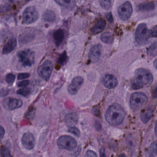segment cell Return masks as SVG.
I'll list each match as a JSON object with an SVG mask.
<instances>
[{
    "mask_svg": "<svg viewBox=\"0 0 157 157\" xmlns=\"http://www.w3.org/2000/svg\"><path fill=\"white\" fill-rule=\"evenodd\" d=\"M39 17L38 12L35 7H27L23 14V21L26 25H29L36 21Z\"/></svg>",
    "mask_w": 157,
    "mask_h": 157,
    "instance_id": "ba28073f",
    "label": "cell"
},
{
    "mask_svg": "<svg viewBox=\"0 0 157 157\" xmlns=\"http://www.w3.org/2000/svg\"><path fill=\"white\" fill-rule=\"evenodd\" d=\"M106 22L103 18H99L95 22L92 28V32L93 34H97L101 33L105 29Z\"/></svg>",
    "mask_w": 157,
    "mask_h": 157,
    "instance_id": "2e32d148",
    "label": "cell"
},
{
    "mask_svg": "<svg viewBox=\"0 0 157 157\" xmlns=\"http://www.w3.org/2000/svg\"><path fill=\"white\" fill-rule=\"evenodd\" d=\"M68 57L66 53L64 52L60 56L59 59V63L61 65H64L67 62Z\"/></svg>",
    "mask_w": 157,
    "mask_h": 157,
    "instance_id": "4316f807",
    "label": "cell"
},
{
    "mask_svg": "<svg viewBox=\"0 0 157 157\" xmlns=\"http://www.w3.org/2000/svg\"><path fill=\"white\" fill-rule=\"evenodd\" d=\"M84 82V79L81 76H77L73 78L71 84L68 88V91L70 95H75L77 93Z\"/></svg>",
    "mask_w": 157,
    "mask_h": 157,
    "instance_id": "30bf717a",
    "label": "cell"
},
{
    "mask_svg": "<svg viewBox=\"0 0 157 157\" xmlns=\"http://www.w3.org/2000/svg\"><path fill=\"white\" fill-rule=\"evenodd\" d=\"M19 61L24 67L31 66L34 64V54L29 49L21 51L17 53Z\"/></svg>",
    "mask_w": 157,
    "mask_h": 157,
    "instance_id": "8992f818",
    "label": "cell"
},
{
    "mask_svg": "<svg viewBox=\"0 0 157 157\" xmlns=\"http://www.w3.org/2000/svg\"><path fill=\"white\" fill-rule=\"evenodd\" d=\"M104 149H101V150L100 152V156H105V155H104Z\"/></svg>",
    "mask_w": 157,
    "mask_h": 157,
    "instance_id": "74e56055",
    "label": "cell"
},
{
    "mask_svg": "<svg viewBox=\"0 0 157 157\" xmlns=\"http://www.w3.org/2000/svg\"><path fill=\"white\" fill-rule=\"evenodd\" d=\"M1 155L4 157H11V155L10 151L7 147H3L1 149Z\"/></svg>",
    "mask_w": 157,
    "mask_h": 157,
    "instance_id": "83f0119b",
    "label": "cell"
},
{
    "mask_svg": "<svg viewBox=\"0 0 157 157\" xmlns=\"http://www.w3.org/2000/svg\"><path fill=\"white\" fill-rule=\"evenodd\" d=\"M126 116L123 108L117 103L109 107L105 112V118L108 123L113 126H117L122 123Z\"/></svg>",
    "mask_w": 157,
    "mask_h": 157,
    "instance_id": "7a4b0ae2",
    "label": "cell"
},
{
    "mask_svg": "<svg viewBox=\"0 0 157 157\" xmlns=\"http://www.w3.org/2000/svg\"><path fill=\"white\" fill-rule=\"evenodd\" d=\"M101 6L105 10L110 9L112 5V0H99Z\"/></svg>",
    "mask_w": 157,
    "mask_h": 157,
    "instance_id": "cb8c5ba5",
    "label": "cell"
},
{
    "mask_svg": "<svg viewBox=\"0 0 157 157\" xmlns=\"http://www.w3.org/2000/svg\"><path fill=\"white\" fill-rule=\"evenodd\" d=\"M147 100L148 98L144 94L141 92H136L131 96L130 105L133 109H140L146 105Z\"/></svg>",
    "mask_w": 157,
    "mask_h": 157,
    "instance_id": "277c9868",
    "label": "cell"
},
{
    "mask_svg": "<svg viewBox=\"0 0 157 157\" xmlns=\"http://www.w3.org/2000/svg\"><path fill=\"white\" fill-rule=\"evenodd\" d=\"M133 8L130 2H126L119 6L118 9V14L120 18L123 21L128 20L132 13Z\"/></svg>",
    "mask_w": 157,
    "mask_h": 157,
    "instance_id": "9c48e42d",
    "label": "cell"
},
{
    "mask_svg": "<svg viewBox=\"0 0 157 157\" xmlns=\"http://www.w3.org/2000/svg\"><path fill=\"white\" fill-rule=\"evenodd\" d=\"M78 121V116L77 113L72 112L67 114L64 119L65 124L69 127L75 126Z\"/></svg>",
    "mask_w": 157,
    "mask_h": 157,
    "instance_id": "e0dca14e",
    "label": "cell"
},
{
    "mask_svg": "<svg viewBox=\"0 0 157 157\" xmlns=\"http://www.w3.org/2000/svg\"><path fill=\"white\" fill-rule=\"evenodd\" d=\"M29 73H19L17 76V79L18 80H23V79H26L29 77Z\"/></svg>",
    "mask_w": 157,
    "mask_h": 157,
    "instance_id": "4dcf8cb0",
    "label": "cell"
},
{
    "mask_svg": "<svg viewBox=\"0 0 157 157\" xmlns=\"http://www.w3.org/2000/svg\"><path fill=\"white\" fill-rule=\"evenodd\" d=\"M23 105V102L20 99L13 98H8L3 101V106L5 108L10 110L20 108Z\"/></svg>",
    "mask_w": 157,
    "mask_h": 157,
    "instance_id": "7c38bea8",
    "label": "cell"
},
{
    "mask_svg": "<svg viewBox=\"0 0 157 157\" xmlns=\"http://www.w3.org/2000/svg\"><path fill=\"white\" fill-rule=\"evenodd\" d=\"M68 132L75 135L77 137H79L80 136V131H79L78 129H77V128H75L74 126V127H69Z\"/></svg>",
    "mask_w": 157,
    "mask_h": 157,
    "instance_id": "f1b7e54d",
    "label": "cell"
},
{
    "mask_svg": "<svg viewBox=\"0 0 157 157\" xmlns=\"http://www.w3.org/2000/svg\"><path fill=\"white\" fill-rule=\"evenodd\" d=\"M86 156L87 157H97V154L91 150H89L86 152Z\"/></svg>",
    "mask_w": 157,
    "mask_h": 157,
    "instance_id": "d590c367",
    "label": "cell"
},
{
    "mask_svg": "<svg viewBox=\"0 0 157 157\" xmlns=\"http://www.w3.org/2000/svg\"><path fill=\"white\" fill-rule=\"evenodd\" d=\"M154 80L153 75L148 70L139 68L135 72L134 77L131 81V87L134 89H138L149 86Z\"/></svg>",
    "mask_w": 157,
    "mask_h": 157,
    "instance_id": "6da1fadb",
    "label": "cell"
},
{
    "mask_svg": "<svg viewBox=\"0 0 157 157\" xmlns=\"http://www.w3.org/2000/svg\"><path fill=\"white\" fill-rule=\"evenodd\" d=\"M5 131L2 126L0 125V141H2L4 136Z\"/></svg>",
    "mask_w": 157,
    "mask_h": 157,
    "instance_id": "e575fe53",
    "label": "cell"
},
{
    "mask_svg": "<svg viewBox=\"0 0 157 157\" xmlns=\"http://www.w3.org/2000/svg\"><path fill=\"white\" fill-rule=\"evenodd\" d=\"M15 79V75L13 73L8 74L6 77V83L9 85H12L14 82Z\"/></svg>",
    "mask_w": 157,
    "mask_h": 157,
    "instance_id": "484cf974",
    "label": "cell"
},
{
    "mask_svg": "<svg viewBox=\"0 0 157 157\" xmlns=\"http://www.w3.org/2000/svg\"><path fill=\"white\" fill-rule=\"evenodd\" d=\"M103 84L105 87L109 89H112L117 86L118 82L117 78L114 76L108 74L103 78Z\"/></svg>",
    "mask_w": 157,
    "mask_h": 157,
    "instance_id": "5bb4252c",
    "label": "cell"
},
{
    "mask_svg": "<svg viewBox=\"0 0 157 157\" xmlns=\"http://www.w3.org/2000/svg\"><path fill=\"white\" fill-rule=\"evenodd\" d=\"M151 35L152 37H157V26L154 27L151 30Z\"/></svg>",
    "mask_w": 157,
    "mask_h": 157,
    "instance_id": "836d02e7",
    "label": "cell"
},
{
    "mask_svg": "<svg viewBox=\"0 0 157 157\" xmlns=\"http://www.w3.org/2000/svg\"><path fill=\"white\" fill-rule=\"evenodd\" d=\"M153 116V111L151 109H147L142 112L141 115V120L144 123L148 122Z\"/></svg>",
    "mask_w": 157,
    "mask_h": 157,
    "instance_id": "7402d4cb",
    "label": "cell"
},
{
    "mask_svg": "<svg viewBox=\"0 0 157 157\" xmlns=\"http://www.w3.org/2000/svg\"><path fill=\"white\" fill-rule=\"evenodd\" d=\"M155 8V4L153 2H145L142 3L137 6V9L141 11H153Z\"/></svg>",
    "mask_w": 157,
    "mask_h": 157,
    "instance_id": "ac0fdd59",
    "label": "cell"
},
{
    "mask_svg": "<svg viewBox=\"0 0 157 157\" xmlns=\"http://www.w3.org/2000/svg\"><path fill=\"white\" fill-rule=\"evenodd\" d=\"M154 65L155 68L157 69V59H156V60H155V61H154Z\"/></svg>",
    "mask_w": 157,
    "mask_h": 157,
    "instance_id": "f35d334b",
    "label": "cell"
},
{
    "mask_svg": "<svg viewBox=\"0 0 157 157\" xmlns=\"http://www.w3.org/2000/svg\"><path fill=\"white\" fill-rule=\"evenodd\" d=\"M29 83L30 82L29 80H24V81L19 82L17 84V86L18 87H25L29 85Z\"/></svg>",
    "mask_w": 157,
    "mask_h": 157,
    "instance_id": "1f68e13d",
    "label": "cell"
},
{
    "mask_svg": "<svg viewBox=\"0 0 157 157\" xmlns=\"http://www.w3.org/2000/svg\"><path fill=\"white\" fill-rule=\"evenodd\" d=\"M64 32L62 29H58L54 32L53 38L57 46L61 44L64 39Z\"/></svg>",
    "mask_w": 157,
    "mask_h": 157,
    "instance_id": "d6986e66",
    "label": "cell"
},
{
    "mask_svg": "<svg viewBox=\"0 0 157 157\" xmlns=\"http://www.w3.org/2000/svg\"><path fill=\"white\" fill-rule=\"evenodd\" d=\"M4 1H6L7 2L14 3L15 2H17L18 0H4Z\"/></svg>",
    "mask_w": 157,
    "mask_h": 157,
    "instance_id": "8d00e7d4",
    "label": "cell"
},
{
    "mask_svg": "<svg viewBox=\"0 0 157 157\" xmlns=\"http://www.w3.org/2000/svg\"><path fill=\"white\" fill-rule=\"evenodd\" d=\"M21 142L23 146L28 150H31L35 147L36 141L32 134L27 132L24 134L22 136Z\"/></svg>",
    "mask_w": 157,
    "mask_h": 157,
    "instance_id": "8fae6325",
    "label": "cell"
},
{
    "mask_svg": "<svg viewBox=\"0 0 157 157\" xmlns=\"http://www.w3.org/2000/svg\"><path fill=\"white\" fill-rule=\"evenodd\" d=\"M30 90L29 88L24 87L17 91V94L24 96H27L30 94Z\"/></svg>",
    "mask_w": 157,
    "mask_h": 157,
    "instance_id": "d4e9b609",
    "label": "cell"
},
{
    "mask_svg": "<svg viewBox=\"0 0 157 157\" xmlns=\"http://www.w3.org/2000/svg\"><path fill=\"white\" fill-rule=\"evenodd\" d=\"M149 150L151 153L157 155V140L150 145L149 147Z\"/></svg>",
    "mask_w": 157,
    "mask_h": 157,
    "instance_id": "f546056e",
    "label": "cell"
},
{
    "mask_svg": "<svg viewBox=\"0 0 157 157\" xmlns=\"http://www.w3.org/2000/svg\"><path fill=\"white\" fill-rule=\"evenodd\" d=\"M151 37V30L147 28L146 24H139L136 28L135 37L137 44L139 45H145Z\"/></svg>",
    "mask_w": 157,
    "mask_h": 157,
    "instance_id": "3957f363",
    "label": "cell"
},
{
    "mask_svg": "<svg viewBox=\"0 0 157 157\" xmlns=\"http://www.w3.org/2000/svg\"><path fill=\"white\" fill-rule=\"evenodd\" d=\"M101 40L104 43L112 44L113 41V36L109 32H104L101 35Z\"/></svg>",
    "mask_w": 157,
    "mask_h": 157,
    "instance_id": "603a6c76",
    "label": "cell"
},
{
    "mask_svg": "<svg viewBox=\"0 0 157 157\" xmlns=\"http://www.w3.org/2000/svg\"><path fill=\"white\" fill-rule=\"evenodd\" d=\"M102 47L100 44L94 45L90 49L89 58L93 62H98L101 56Z\"/></svg>",
    "mask_w": 157,
    "mask_h": 157,
    "instance_id": "4fadbf2b",
    "label": "cell"
},
{
    "mask_svg": "<svg viewBox=\"0 0 157 157\" xmlns=\"http://www.w3.org/2000/svg\"><path fill=\"white\" fill-rule=\"evenodd\" d=\"M56 3L67 8H73L76 5L75 0H54Z\"/></svg>",
    "mask_w": 157,
    "mask_h": 157,
    "instance_id": "ffe728a7",
    "label": "cell"
},
{
    "mask_svg": "<svg viewBox=\"0 0 157 157\" xmlns=\"http://www.w3.org/2000/svg\"><path fill=\"white\" fill-rule=\"evenodd\" d=\"M57 145L60 149L72 151L77 147V143L73 137L64 135L60 136L57 140Z\"/></svg>",
    "mask_w": 157,
    "mask_h": 157,
    "instance_id": "5b68a950",
    "label": "cell"
},
{
    "mask_svg": "<svg viewBox=\"0 0 157 157\" xmlns=\"http://www.w3.org/2000/svg\"><path fill=\"white\" fill-rule=\"evenodd\" d=\"M56 16L53 11L47 10L43 14V19L48 22H52L56 19Z\"/></svg>",
    "mask_w": 157,
    "mask_h": 157,
    "instance_id": "44dd1931",
    "label": "cell"
},
{
    "mask_svg": "<svg viewBox=\"0 0 157 157\" xmlns=\"http://www.w3.org/2000/svg\"><path fill=\"white\" fill-rule=\"evenodd\" d=\"M35 114V110L34 109H32L29 111L26 114L27 118L28 119H31L34 117Z\"/></svg>",
    "mask_w": 157,
    "mask_h": 157,
    "instance_id": "d6a6232c",
    "label": "cell"
},
{
    "mask_svg": "<svg viewBox=\"0 0 157 157\" xmlns=\"http://www.w3.org/2000/svg\"><path fill=\"white\" fill-rule=\"evenodd\" d=\"M155 133L156 136L157 137V121L155 126Z\"/></svg>",
    "mask_w": 157,
    "mask_h": 157,
    "instance_id": "ab89813d",
    "label": "cell"
},
{
    "mask_svg": "<svg viewBox=\"0 0 157 157\" xmlns=\"http://www.w3.org/2000/svg\"><path fill=\"white\" fill-rule=\"evenodd\" d=\"M53 66L52 62L49 60L45 61L38 68V74L43 80L48 81L52 73Z\"/></svg>",
    "mask_w": 157,
    "mask_h": 157,
    "instance_id": "52a82bcc",
    "label": "cell"
},
{
    "mask_svg": "<svg viewBox=\"0 0 157 157\" xmlns=\"http://www.w3.org/2000/svg\"><path fill=\"white\" fill-rule=\"evenodd\" d=\"M17 41L15 38L9 39L4 46L2 53L4 54H8L12 52L17 46Z\"/></svg>",
    "mask_w": 157,
    "mask_h": 157,
    "instance_id": "9a60e30c",
    "label": "cell"
}]
</instances>
